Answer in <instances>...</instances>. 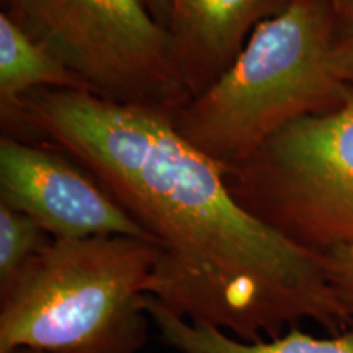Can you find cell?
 I'll return each mask as SVG.
<instances>
[{
    "mask_svg": "<svg viewBox=\"0 0 353 353\" xmlns=\"http://www.w3.org/2000/svg\"><path fill=\"white\" fill-rule=\"evenodd\" d=\"M143 307L162 342L179 353H353V327L329 337L291 327L280 337L244 342L210 325L192 324L151 296H144Z\"/></svg>",
    "mask_w": 353,
    "mask_h": 353,
    "instance_id": "obj_9",
    "label": "cell"
},
{
    "mask_svg": "<svg viewBox=\"0 0 353 353\" xmlns=\"http://www.w3.org/2000/svg\"><path fill=\"white\" fill-rule=\"evenodd\" d=\"M88 94L174 114L192 100L170 34L144 0H2Z\"/></svg>",
    "mask_w": 353,
    "mask_h": 353,
    "instance_id": "obj_4",
    "label": "cell"
},
{
    "mask_svg": "<svg viewBox=\"0 0 353 353\" xmlns=\"http://www.w3.org/2000/svg\"><path fill=\"white\" fill-rule=\"evenodd\" d=\"M3 353H123L114 350H38V348H13Z\"/></svg>",
    "mask_w": 353,
    "mask_h": 353,
    "instance_id": "obj_14",
    "label": "cell"
},
{
    "mask_svg": "<svg viewBox=\"0 0 353 353\" xmlns=\"http://www.w3.org/2000/svg\"><path fill=\"white\" fill-rule=\"evenodd\" d=\"M145 6L151 10L152 17L156 19L162 26H165L169 21V0H144Z\"/></svg>",
    "mask_w": 353,
    "mask_h": 353,
    "instance_id": "obj_13",
    "label": "cell"
},
{
    "mask_svg": "<svg viewBox=\"0 0 353 353\" xmlns=\"http://www.w3.org/2000/svg\"><path fill=\"white\" fill-rule=\"evenodd\" d=\"M52 242L41 224L0 203V290L7 288Z\"/></svg>",
    "mask_w": 353,
    "mask_h": 353,
    "instance_id": "obj_10",
    "label": "cell"
},
{
    "mask_svg": "<svg viewBox=\"0 0 353 353\" xmlns=\"http://www.w3.org/2000/svg\"><path fill=\"white\" fill-rule=\"evenodd\" d=\"M0 203L28 214L52 239H149L90 172L48 143L30 144L2 136Z\"/></svg>",
    "mask_w": 353,
    "mask_h": 353,
    "instance_id": "obj_6",
    "label": "cell"
},
{
    "mask_svg": "<svg viewBox=\"0 0 353 353\" xmlns=\"http://www.w3.org/2000/svg\"><path fill=\"white\" fill-rule=\"evenodd\" d=\"M156 260L157 247L149 239H52L0 290V353H136L148 339L151 321L143 299Z\"/></svg>",
    "mask_w": 353,
    "mask_h": 353,
    "instance_id": "obj_3",
    "label": "cell"
},
{
    "mask_svg": "<svg viewBox=\"0 0 353 353\" xmlns=\"http://www.w3.org/2000/svg\"><path fill=\"white\" fill-rule=\"evenodd\" d=\"M291 0H169L167 32L192 99L231 68L257 26Z\"/></svg>",
    "mask_w": 353,
    "mask_h": 353,
    "instance_id": "obj_7",
    "label": "cell"
},
{
    "mask_svg": "<svg viewBox=\"0 0 353 353\" xmlns=\"http://www.w3.org/2000/svg\"><path fill=\"white\" fill-rule=\"evenodd\" d=\"M224 172L234 198L296 244L353 245V94L281 128Z\"/></svg>",
    "mask_w": 353,
    "mask_h": 353,
    "instance_id": "obj_5",
    "label": "cell"
},
{
    "mask_svg": "<svg viewBox=\"0 0 353 353\" xmlns=\"http://www.w3.org/2000/svg\"><path fill=\"white\" fill-rule=\"evenodd\" d=\"M23 130L77 161L157 247L148 294L176 316L244 342L303 322L353 327L321 252L293 242L234 198L224 167L179 134L170 114L88 92L34 90Z\"/></svg>",
    "mask_w": 353,
    "mask_h": 353,
    "instance_id": "obj_1",
    "label": "cell"
},
{
    "mask_svg": "<svg viewBox=\"0 0 353 353\" xmlns=\"http://www.w3.org/2000/svg\"><path fill=\"white\" fill-rule=\"evenodd\" d=\"M34 90L87 92L41 41L0 10V118L7 134L23 131V100Z\"/></svg>",
    "mask_w": 353,
    "mask_h": 353,
    "instance_id": "obj_8",
    "label": "cell"
},
{
    "mask_svg": "<svg viewBox=\"0 0 353 353\" xmlns=\"http://www.w3.org/2000/svg\"><path fill=\"white\" fill-rule=\"evenodd\" d=\"M332 38L330 0H291L254 30L208 90L170 114L174 128L224 169L242 164L281 128L350 99Z\"/></svg>",
    "mask_w": 353,
    "mask_h": 353,
    "instance_id": "obj_2",
    "label": "cell"
},
{
    "mask_svg": "<svg viewBox=\"0 0 353 353\" xmlns=\"http://www.w3.org/2000/svg\"><path fill=\"white\" fill-rule=\"evenodd\" d=\"M321 254L335 296L353 322V245L330 247Z\"/></svg>",
    "mask_w": 353,
    "mask_h": 353,
    "instance_id": "obj_12",
    "label": "cell"
},
{
    "mask_svg": "<svg viewBox=\"0 0 353 353\" xmlns=\"http://www.w3.org/2000/svg\"><path fill=\"white\" fill-rule=\"evenodd\" d=\"M334 13L332 59L335 72L353 88V0H330Z\"/></svg>",
    "mask_w": 353,
    "mask_h": 353,
    "instance_id": "obj_11",
    "label": "cell"
}]
</instances>
